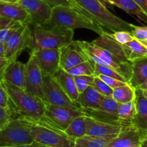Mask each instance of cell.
Instances as JSON below:
<instances>
[{
	"instance_id": "obj_1",
	"label": "cell",
	"mask_w": 147,
	"mask_h": 147,
	"mask_svg": "<svg viewBox=\"0 0 147 147\" xmlns=\"http://www.w3.org/2000/svg\"><path fill=\"white\" fill-rule=\"evenodd\" d=\"M78 42L90 60L111 67L129 83L132 76L131 62L128 59L123 45L112 38L108 32L91 42Z\"/></svg>"
},
{
	"instance_id": "obj_2",
	"label": "cell",
	"mask_w": 147,
	"mask_h": 147,
	"mask_svg": "<svg viewBox=\"0 0 147 147\" xmlns=\"http://www.w3.org/2000/svg\"><path fill=\"white\" fill-rule=\"evenodd\" d=\"M3 83L9 98L10 107L14 114L22 116L33 122H40L44 119L45 100L17 86L4 81Z\"/></svg>"
},
{
	"instance_id": "obj_3",
	"label": "cell",
	"mask_w": 147,
	"mask_h": 147,
	"mask_svg": "<svg viewBox=\"0 0 147 147\" xmlns=\"http://www.w3.org/2000/svg\"><path fill=\"white\" fill-rule=\"evenodd\" d=\"M47 25L70 30L87 29L99 35L107 32L97 22L83 13L71 7L57 6L53 7L51 18Z\"/></svg>"
},
{
	"instance_id": "obj_4",
	"label": "cell",
	"mask_w": 147,
	"mask_h": 147,
	"mask_svg": "<svg viewBox=\"0 0 147 147\" xmlns=\"http://www.w3.org/2000/svg\"><path fill=\"white\" fill-rule=\"evenodd\" d=\"M74 30L59 27L33 25L29 48L56 49L73 41Z\"/></svg>"
},
{
	"instance_id": "obj_5",
	"label": "cell",
	"mask_w": 147,
	"mask_h": 147,
	"mask_svg": "<svg viewBox=\"0 0 147 147\" xmlns=\"http://www.w3.org/2000/svg\"><path fill=\"white\" fill-rule=\"evenodd\" d=\"M77 4L87 11L101 26L111 32L128 31L132 32L134 24L128 23L111 12L100 0H76Z\"/></svg>"
},
{
	"instance_id": "obj_6",
	"label": "cell",
	"mask_w": 147,
	"mask_h": 147,
	"mask_svg": "<svg viewBox=\"0 0 147 147\" xmlns=\"http://www.w3.org/2000/svg\"><path fill=\"white\" fill-rule=\"evenodd\" d=\"M33 121L14 114L8 123L0 129V146L27 144L34 142L31 134Z\"/></svg>"
},
{
	"instance_id": "obj_7",
	"label": "cell",
	"mask_w": 147,
	"mask_h": 147,
	"mask_svg": "<svg viewBox=\"0 0 147 147\" xmlns=\"http://www.w3.org/2000/svg\"><path fill=\"white\" fill-rule=\"evenodd\" d=\"M31 134L34 142L49 147H73L75 139L63 131L39 122H33Z\"/></svg>"
},
{
	"instance_id": "obj_8",
	"label": "cell",
	"mask_w": 147,
	"mask_h": 147,
	"mask_svg": "<svg viewBox=\"0 0 147 147\" xmlns=\"http://www.w3.org/2000/svg\"><path fill=\"white\" fill-rule=\"evenodd\" d=\"M44 119L39 123L49 125L64 131L78 116L83 114L81 109L57 106L45 101Z\"/></svg>"
},
{
	"instance_id": "obj_9",
	"label": "cell",
	"mask_w": 147,
	"mask_h": 147,
	"mask_svg": "<svg viewBox=\"0 0 147 147\" xmlns=\"http://www.w3.org/2000/svg\"><path fill=\"white\" fill-rule=\"evenodd\" d=\"M42 79L45 101L57 106L81 109L78 103L70 100L53 76L42 73Z\"/></svg>"
},
{
	"instance_id": "obj_10",
	"label": "cell",
	"mask_w": 147,
	"mask_h": 147,
	"mask_svg": "<svg viewBox=\"0 0 147 147\" xmlns=\"http://www.w3.org/2000/svg\"><path fill=\"white\" fill-rule=\"evenodd\" d=\"M30 25L22 24L4 44V57L10 62L17 60L22 51L30 47Z\"/></svg>"
},
{
	"instance_id": "obj_11",
	"label": "cell",
	"mask_w": 147,
	"mask_h": 147,
	"mask_svg": "<svg viewBox=\"0 0 147 147\" xmlns=\"http://www.w3.org/2000/svg\"><path fill=\"white\" fill-rule=\"evenodd\" d=\"M119 103L110 96H105L100 107L96 109H81L84 115L112 124L122 125L118 114Z\"/></svg>"
},
{
	"instance_id": "obj_12",
	"label": "cell",
	"mask_w": 147,
	"mask_h": 147,
	"mask_svg": "<svg viewBox=\"0 0 147 147\" xmlns=\"http://www.w3.org/2000/svg\"><path fill=\"white\" fill-rule=\"evenodd\" d=\"M30 14L32 25L45 26L51 18L53 7L42 0H17Z\"/></svg>"
},
{
	"instance_id": "obj_13",
	"label": "cell",
	"mask_w": 147,
	"mask_h": 147,
	"mask_svg": "<svg viewBox=\"0 0 147 147\" xmlns=\"http://www.w3.org/2000/svg\"><path fill=\"white\" fill-rule=\"evenodd\" d=\"M26 88L27 93L45 100L43 91L42 73L39 67L36 58L30 53V57L26 63Z\"/></svg>"
},
{
	"instance_id": "obj_14",
	"label": "cell",
	"mask_w": 147,
	"mask_h": 147,
	"mask_svg": "<svg viewBox=\"0 0 147 147\" xmlns=\"http://www.w3.org/2000/svg\"><path fill=\"white\" fill-rule=\"evenodd\" d=\"M60 50V66L63 70H67L80 63L90 60L78 41L64 45Z\"/></svg>"
},
{
	"instance_id": "obj_15",
	"label": "cell",
	"mask_w": 147,
	"mask_h": 147,
	"mask_svg": "<svg viewBox=\"0 0 147 147\" xmlns=\"http://www.w3.org/2000/svg\"><path fill=\"white\" fill-rule=\"evenodd\" d=\"M36 58L43 74L53 76L60 66V50L56 49H37L30 52Z\"/></svg>"
},
{
	"instance_id": "obj_16",
	"label": "cell",
	"mask_w": 147,
	"mask_h": 147,
	"mask_svg": "<svg viewBox=\"0 0 147 147\" xmlns=\"http://www.w3.org/2000/svg\"><path fill=\"white\" fill-rule=\"evenodd\" d=\"M146 132L140 130L133 124L123 127L120 133L109 143L107 147H128L142 144Z\"/></svg>"
},
{
	"instance_id": "obj_17",
	"label": "cell",
	"mask_w": 147,
	"mask_h": 147,
	"mask_svg": "<svg viewBox=\"0 0 147 147\" xmlns=\"http://www.w3.org/2000/svg\"><path fill=\"white\" fill-rule=\"evenodd\" d=\"M27 65L16 60L11 62L4 72L3 81L25 90Z\"/></svg>"
},
{
	"instance_id": "obj_18",
	"label": "cell",
	"mask_w": 147,
	"mask_h": 147,
	"mask_svg": "<svg viewBox=\"0 0 147 147\" xmlns=\"http://www.w3.org/2000/svg\"><path fill=\"white\" fill-rule=\"evenodd\" d=\"M86 116V123H87L86 135L88 136L105 137L111 135H117L120 133L123 127H124L121 125L106 123L93 119L90 116Z\"/></svg>"
},
{
	"instance_id": "obj_19",
	"label": "cell",
	"mask_w": 147,
	"mask_h": 147,
	"mask_svg": "<svg viewBox=\"0 0 147 147\" xmlns=\"http://www.w3.org/2000/svg\"><path fill=\"white\" fill-rule=\"evenodd\" d=\"M0 17H6L23 24L31 25L30 14L18 3H1L0 4Z\"/></svg>"
},
{
	"instance_id": "obj_20",
	"label": "cell",
	"mask_w": 147,
	"mask_h": 147,
	"mask_svg": "<svg viewBox=\"0 0 147 147\" xmlns=\"http://www.w3.org/2000/svg\"><path fill=\"white\" fill-rule=\"evenodd\" d=\"M53 77L57 80L60 87L65 92L70 100L74 103H78L80 93L78 90L74 77H73L71 75L67 73V71L63 70L61 67L57 70Z\"/></svg>"
},
{
	"instance_id": "obj_21",
	"label": "cell",
	"mask_w": 147,
	"mask_h": 147,
	"mask_svg": "<svg viewBox=\"0 0 147 147\" xmlns=\"http://www.w3.org/2000/svg\"><path fill=\"white\" fill-rule=\"evenodd\" d=\"M136 113L132 124L140 130L147 132V99L140 88H136Z\"/></svg>"
},
{
	"instance_id": "obj_22",
	"label": "cell",
	"mask_w": 147,
	"mask_h": 147,
	"mask_svg": "<svg viewBox=\"0 0 147 147\" xmlns=\"http://www.w3.org/2000/svg\"><path fill=\"white\" fill-rule=\"evenodd\" d=\"M105 96L90 86L79 95L78 103L81 109H96L100 107Z\"/></svg>"
},
{
	"instance_id": "obj_23",
	"label": "cell",
	"mask_w": 147,
	"mask_h": 147,
	"mask_svg": "<svg viewBox=\"0 0 147 147\" xmlns=\"http://www.w3.org/2000/svg\"><path fill=\"white\" fill-rule=\"evenodd\" d=\"M132 76L129 83L137 88L147 79V56L131 62Z\"/></svg>"
},
{
	"instance_id": "obj_24",
	"label": "cell",
	"mask_w": 147,
	"mask_h": 147,
	"mask_svg": "<svg viewBox=\"0 0 147 147\" xmlns=\"http://www.w3.org/2000/svg\"><path fill=\"white\" fill-rule=\"evenodd\" d=\"M117 135H111L105 137L85 135L75 139L73 147H107Z\"/></svg>"
},
{
	"instance_id": "obj_25",
	"label": "cell",
	"mask_w": 147,
	"mask_h": 147,
	"mask_svg": "<svg viewBox=\"0 0 147 147\" xmlns=\"http://www.w3.org/2000/svg\"><path fill=\"white\" fill-rule=\"evenodd\" d=\"M109 4H113L124 10L126 12L136 16L138 18L147 23V15L134 0H106Z\"/></svg>"
},
{
	"instance_id": "obj_26",
	"label": "cell",
	"mask_w": 147,
	"mask_h": 147,
	"mask_svg": "<svg viewBox=\"0 0 147 147\" xmlns=\"http://www.w3.org/2000/svg\"><path fill=\"white\" fill-rule=\"evenodd\" d=\"M123 46L126 56L131 62L147 56V48L137 39L134 38Z\"/></svg>"
},
{
	"instance_id": "obj_27",
	"label": "cell",
	"mask_w": 147,
	"mask_h": 147,
	"mask_svg": "<svg viewBox=\"0 0 147 147\" xmlns=\"http://www.w3.org/2000/svg\"><path fill=\"white\" fill-rule=\"evenodd\" d=\"M86 115L82 114L76 117L70 123L68 127L64 131L65 133L73 139L82 137L86 135L87 132V123L86 120Z\"/></svg>"
},
{
	"instance_id": "obj_28",
	"label": "cell",
	"mask_w": 147,
	"mask_h": 147,
	"mask_svg": "<svg viewBox=\"0 0 147 147\" xmlns=\"http://www.w3.org/2000/svg\"><path fill=\"white\" fill-rule=\"evenodd\" d=\"M136 113V105L135 100L127 103H119L118 114L123 126H130Z\"/></svg>"
},
{
	"instance_id": "obj_29",
	"label": "cell",
	"mask_w": 147,
	"mask_h": 147,
	"mask_svg": "<svg viewBox=\"0 0 147 147\" xmlns=\"http://www.w3.org/2000/svg\"><path fill=\"white\" fill-rule=\"evenodd\" d=\"M111 97L119 103L134 101L136 98V88L128 83L113 88Z\"/></svg>"
},
{
	"instance_id": "obj_30",
	"label": "cell",
	"mask_w": 147,
	"mask_h": 147,
	"mask_svg": "<svg viewBox=\"0 0 147 147\" xmlns=\"http://www.w3.org/2000/svg\"><path fill=\"white\" fill-rule=\"evenodd\" d=\"M73 77L80 76H95V63L91 60L80 63L78 65L66 70Z\"/></svg>"
},
{
	"instance_id": "obj_31",
	"label": "cell",
	"mask_w": 147,
	"mask_h": 147,
	"mask_svg": "<svg viewBox=\"0 0 147 147\" xmlns=\"http://www.w3.org/2000/svg\"><path fill=\"white\" fill-rule=\"evenodd\" d=\"M42 1L47 2V4L51 5L53 7H57V6H65V7H71V8L75 9L78 10V11H79L80 12L83 13V14H84L85 15L90 17V18H91L92 20H94L96 22H97L93 18V17H92V16L90 15L87 11L83 9L81 7H80V6L77 4L76 0H42Z\"/></svg>"
},
{
	"instance_id": "obj_32",
	"label": "cell",
	"mask_w": 147,
	"mask_h": 147,
	"mask_svg": "<svg viewBox=\"0 0 147 147\" xmlns=\"http://www.w3.org/2000/svg\"><path fill=\"white\" fill-rule=\"evenodd\" d=\"M99 75L109 76V77L117 79V80H121V81L128 83L123 76H121L119 73H118L116 70H113L111 67H109L107 65H104L95 63V76H98Z\"/></svg>"
},
{
	"instance_id": "obj_33",
	"label": "cell",
	"mask_w": 147,
	"mask_h": 147,
	"mask_svg": "<svg viewBox=\"0 0 147 147\" xmlns=\"http://www.w3.org/2000/svg\"><path fill=\"white\" fill-rule=\"evenodd\" d=\"M96 76H80L74 77L75 82L77 86L79 93H82L88 87L92 86Z\"/></svg>"
},
{
	"instance_id": "obj_34",
	"label": "cell",
	"mask_w": 147,
	"mask_h": 147,
	"mask_svg": "<svg viewBox=\"0 0 147 147\" xmlns=\"http://www.w3.org/2000/svg\"><path fill=\"white\" fill-rule=\"evenodd\" d=\"M92 86H93L98 91H99L100 93L104 95L105 96H110V97L112 96L113 88H111L109 85L106 84L104 81H103L101 79L99 78L97 76L95 77L94 81H93Z\"/></svg>"
},
{
	"instance_id": "obj_35",
	"label": "cell",
	"mask_w": 147,
	"mask_h": 147,
	"mask_svg": "<svg viewBox=\"0 0 147 147\" xmlns=\"http://www.w3.org/2000/svg\"><path fill=\"white\" fill-rule=\"evenodd\" d=\"M108 33L112 38H113L116 41L121 45L126 44V43L131 41L134 38L131 33L128 31H116L114 32Z\"/></svg>"
},
{
	"instance_id": "obj_36",
	"label": "cell",
	"mask_w": 147,
	"mask_h": 147,
	"mask_svg": "<svg viewBox=\"0 0 147 147\" xmlns=\"http://www.w3.org/2000/svg\"><path fill=\"white\" fill-rule=\"evenodd\" d=\"M14 115V113L11 107L5 109L0 106V129L8 123Z\"/></svg>"
},
{
	"instance_id": "obj_37",
	"label": "cell",
	"mask_w": 147,
	"mask_h": 147,
	"mask_svg": "<svg viewBox=\"0 0 147 147\" xmlns=\"http://www.w3.org/2000/svg\"><path fill=\"white\" fill-rule=\"evenodd\" d=\"M131 34L134 37L139 41L147 40V26H136L134 25Z\"/></svg>"
},
{
	"instance_id": "obj_38",
	"label": "cell",
	"mask_w": 147,
	"mask_h": 147,
	"mask_svg": "<svg viewBox=\"0 0 147 147\" xmlns=\"http://www.w3.org/2000/svg\"><path fill=\"white\" fill-rule=\"evenodd\" d=\"M22 25V24H18V25L8 29H5V30H0V44H5L6 42L14 34V32L18 30Z\"/></svg>"
},
{
	"instance_id": "obj_39",
	"label": "cell",
	"mask_w": 147,
	"mask_h": 147,
	"mask_svg": "<svg viewBox=\"0 0 147 147\" xmlns=\"http://www.w3.org/2000/svg\"><path fill=\"white\" fill-rule=\"evenodd\" d=\"M0 106L5 109L10 107L9 98L3 81L0 82Z\"/></svg>"
},
{
	"instance_id": "obj_40",
	"label": "cell",
	"mask_w": 147,
	"mask_h": 147,
	"mask_svg": "<svg viewBox=\"0 0 147 147\" xmlns=\"http://www.w3.org/2000/svg\"><path fill=\"white\" fill-rule=\"evenodd\" d=\"M97 77H98L99 78L101 79L103 81H104L105 83H106L107 85H109L111 88H116L119 87V86H122L126 85V82H123L121 81V80H117V79H115L113 78H111L109 77V76H103V75H99Z\"/></svg>"
},
{
	"instance_id": "obj_41",
	"label": "cell",
	"mask_w": 147,
	"mask_h": 147,
	"mask_svg": "<svg viewBox=\"0 0 147 147\" xmlns=\"http://www.w3.org/2000/svg\"><path fill=\"white\" fill-rule=\"evenodd\" d=\"M21 24L22 23L14 21V20H10V19L6 18V17H0V30L10 28V27H14V26H17L18 25V24Z\"/></svg>"
},
{
	"instance_id": "obj_42",
	"label": "cell",
	"mask_w": 147,
	"mask_h": 147,
	"mask_svg": "<svg viewBox=\"0 0 147 147\" xmlns=\"http://www.w3.org/2000/svg\"><path fill=\"white\" fill-rule=\"evenodd\" d=\"M11 63L9 60L5 57H0V82L3 81V77H4V72L7 69V66Z\"/></svg>"
},
{
	"instance_id": "obj_43",
	"label": "cell",
	"mask_w": 147,
	"mask_h": 147,
	"mask_svg": "<svg viewBox=\"0 0 147 147\" xmlns=\"http://www.w3.org/2000/svg\"><path fill=\"white\" fill-rule=\"evenodd\" d=\"M0 147H49L41 145L40 144H37L36 142H32L31 144H22V145H17V146H0Z\"/></svg>"
},
{
	"instance_id": "obj_44",
	"label": "cell",
	"mask_w": 147,
	"mask_h": 147,
	"mask_svg": "<svg viewBox=\"0 0 147 147\" xmlns=\"http://www.w3.org/2000/svg\"><path fill=\"white\" fill-rule=\"evenodd\" d=\"M147 15V0H134Z\"/></svg>"
},
{
	"instance_id": "obj_45",
	"label": "cell",
	"mask_w": 147,
	"mask_h": 147,
	"mask_svg": "<svg viewBox=\"0 0 147 147\" xmlns=\"http://www.w3.org/2000/svg\"><path fill=\"white\" fill-rule=\"evenodd\" d=\"M142 146L147 147V132L143 138V140H142Z\"/></svg>"
},
{
	"instance_id": "obj_46",
	"label": "cell",
	"mask_w": 147,
	"mask_h": 147,
	"mask_svg": "<svg viewBox=\"0 0 147 147\" xmlns=\"http://www.w3.org/2000/svg\"><path fill=\"white\" fill-rule=\"evenodd\" d=\"M4 56V45L0 44V57Z\"/></svg>"
},
{
	"instance_id": "obj_47",
	"label": "cell",
	"mask_w": 147,
	"mask_h": 147,
	"mask_svg": "<svg viewBox=\"0 0 147 147\" xmlns=\"http://www.w3.org/2000/svg\"><path fill=\"white\" fill-rule=\"evenodd\" d=\"M1 3H17V0H0V4Z\"/></svg>"
},
{
	"instance_id": "obj_48",
	"label": "cell",
	"mask_w": 147,
	"mask_h": 147,
	"mask_svg": "<svg viewBox=\"0 0 147 147\" xmlns=\"http://www.w3.org/2000/svg\"><path fill=\"white\" fill-rule=\"evenodd\" d=\"M140 88L142 89V90H146V89H147V79L143 84L141 85V86H139V88Z\"/></svg>"
},
{
	"instance_id": "obj_49",
	"label": "cell",
	"mask_w": 147,
	"mask_h": 147,
	"mask_svg": "<svg viewBox=\"0 0 147 147\" xmlns=\"http://www.w3.org/2000/svg\"><path fill=\"white\" fill-rule=\"evenodd\" d=\"M142 93H143L144 96L146 97V98L147 99V89H146V90H142Z\"/></svg>"
},
{
	"instance_id": "obj_50",
	"label": "cell",
	"mask_w": 147,
	"mask_h": 147,
	"mask_svg": "<svg viewBox=\"0 0 147 147\" xmlns=\"http://www.w3.org/2000/svg\"><path fill=\"white\" fill-rule=\"evenodd\" d=\"M140 42L147 48V40H143V41H140Z\"/></svg>"
},
{
	"instance_id": "obj_51",
	"label": "cell",
	"mask_w": 147,
	"mask_h": 147,
	"mask_svg": "<svg viewBox=\"0 0 147 147\" xmlns=\"http://www.w3.org/2000/svg\"><path fill=\"white\" fill-rule=\"evenodd\" d=\"M128 147H142V144H139V145H134V146H131Z\"/></svg>"
}]
</instances>
